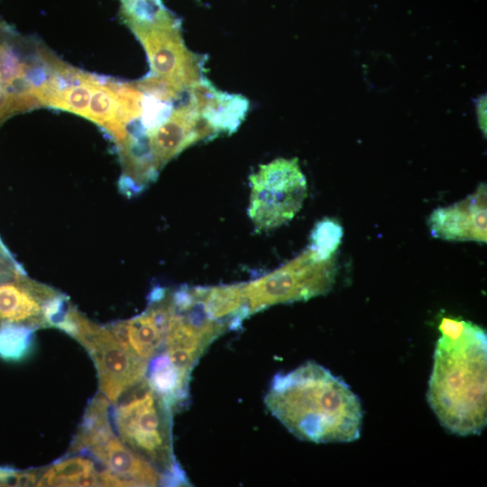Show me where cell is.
Listing matches in <instances>:
<instances>
[{"mask_svg": "<svg viewBox=\"0 0 487 487\" xmlns=\"http://www.w3.org/2000/svg\"><path fill=\"white\" fill-rule=\"evenodd\" d=\"M146 379L156 394L173 410L188 398V381L170 363L162 353H157L150 361Z\"/></svg>", "mask_w": 487, "mask_h": 487, "instance_id": "12", "label": "cell"}, {"mask_svg": "<svg viewBox=\"0 0 487 487\" xmlns=\"http://www.w3.org/2000/svg\"><path fill=\"white\" fill-rule=\"evenodd\" d=\"M115 405V423L122 442L157 468L167 485L188 483L173 455L172 410L152 389L146 376L126 390Z\"/></svg>", "mask_w": 487, "mask_h": 487, "instance_id": "3", "label": "cell"}, {"mask_svg": "<svg viewBox=\"0 0 487 487\" xmlns=\"http://www.w3.org/2000/svg\"><path fill=\"white\" fill-rule=\"evenodd\" d=\"M335 256L323 258L308 247L273 271L244 283L250 315L272 305L305 301L326 294L335 281Z\"/></svg>", "mask_w": 487, "mask_h": 487, "instance_id": "4", "label": "cell"}, {"mask_svg": "<svg viewBox=\"0 0 487 487\" xmlns=\"http://www.w3.org/2000/svg\"><path fill=\"white\" fill-rule=\"evenodd\" d=\"M249 180L248 215L258 232L289 222L308 194L307 179L297 158H279L262 164Z\"/></svg>", "mask_w": 487, "mask_h": 487, "instance_id": "5", "label": "cell"}, {"mask_svg": "<svg viewBox=\"0 0 487 487\" xmlns=\"http://www.w3.org/2000/svg\"><path fill=\"white\" fill-rule=\"evenodd\" d=\"M487 190L484 183L465 198L437 207L427 218L431 235L446 241L487 242Z\"/></svg>", "mask_w": 487, "mask_h": 487, "instance_id": "9", "label": "cell"}, {"mask_svg": "<svg viewBox=\"0 0 487 487\" xmlns=\"http://www.w3.org/2000/svg\"><path fill=\"white\" fill-rule=\"evenodd\" d=\"M343 234V227L338 221L325 217L313 227L308 247L323 258L335 257Z\"/></svg>", "mask_w": 487, "mask_h": 487, "instance_id": "17", "label": "cell"}, {"mask_svg": "<svg viewBox=\"0 0 487 487\" xmlns=\"http://www.w3.org/2000/svg\"><path fill=\"white\" fill-rule=\"evenodd\" d=\"M36 486H103V482L101 471L92 460L72 456L49 467Z\"/></svg>", "mask_w": 487, "mask_h": 487, "instance_id": "13", "label": "cell"}, {"mask_svg": "<svg viewBox=\"0 0 487 487\" xmlns=\"http://www.w3.org/2000/svg\"><path fill=\"white\" fill-rule=\"evenodd\" d=\"M74 337L92 357L99 389L111 403L145 377L149 363L121 346L108 327L94 324L80 314Z\"/></svg>", "mask_w": 487, "mask_h": 487, "instance_id": "8", "label": "cell"}, {"mask_svg": "<svg viewBox=\"0 0 487 487\" xmlns=\"http://www.w3.org/2000/svg\"><path fill=\"white\" fill-rule=\"evenodd\" d=\"M58 293L26 280L0 283V325L12 323L32 328L46 326L44 308Z\"/></svg>", "mask_w": 487, "mask_h": 487, "instance_id": "10", "label": "cell"}, {"mask_svg": "<svg viewBox=\"0 0 487 487\" xmlns=\"http://www.w3.org/2000/svg\"><path fill=\"white\" fill-rule=\"evenodd\" d=\"M427 400L449 432L478 435L487 424V335L480 326L444 317Z\"/></svg>", "mask_w": 487, "mask_h": 487, "instance_id": "1", "label": "cell"}, {"mask_svg": "<svg viewBox=\"0 0 487 487\" xmlns=\"http://www.w3.org/2000/svg\"><path fill=\"white\" fill-rule=\"evenodd\" d=\"M126 24L147 53L151 75L184 87L205 78L203 57L186 47L179 20L165 7L151 19Z\"/></svg>", "mask_w": 487, "mask_h": 487, "instance_id": "7", "label": "cell"}, {"mask_svg": "<svg viewBox=\"0 0 487 487\" xmlns=\"http://www.w3.org/2000/svg\"><path fill=\"white\" fill-rule=\"evenodd\" d=\"M108 401L104 394L92 399L71 444L70 453L88 450L115 435L108 417Z\"/></svg>", "mask_w": 487, "mask_h": 487, "instance_id": "15", "label": "cell"}, {"mask_svg": "<svg viewBox=\"0 0 487 487\" xmlns=\"http://www.w3.org/2000/svg\"><path fill=\"white\" fill-rule=\"evenodd\" d=\"M88 451L119 481L121 486H157L165 483L164 475L157 468L115 435Z\"/></svg>", "mask_w": 487, "mask_h": 487, "instance_id": "11", "label": "cell"}, {"mask_svg": "<svg viewBox=\"0 0 487 487\" xmlns=\"http://www.w3.org/2000/svg\"><path fill=\"white\" fill-rule=\"evenodd\" d=\"M56 59L0 20V95L14 114L41 106L38 89L54 74Z\"/></svg>", "mask_w": 487, "mask_h": 487, "instance_id": "6", "label": "cell"}, {"mask_svg": "<svg viewBox=\"0 0 487 487\" xmlns=\"http://www.w3.org/2000/svg\"><path fill=\"white\" fill-rule=\"evenodd\" d=\"M265 404L301 440L349 443L360 437V399L345 381L315 362L275 375Z\"/></svg>", "mask_w": 487, "mask_h": 487, "instance_id": "2", "label": "cell"}, {"mask_svg": "<svg viewBox=\"0 0 487 487\" xmlns=\"http://www.w3.org/2000/svg\"><path fill=\"white\" fill-rule=\"evenodd\" d=\"M248 109L249 101L244 96L228 94L215 87L203 115L216 134H231L240 126Z\"/></svg>", "mask_w": 487, "mask_h": 487, "instance_id": "14", "label": "cell"}, {"mask_svg": "<svg viewBox=\"0 0 487 487\" xmlns=\"http://www.w3.org/2000/svg\"><path fill=\"white\" fill-rule=\"evenodd\" d=\"M33 328L18 324L0 325V358L5 361L23 360L32 346Z\"/></svg>", "mask_w": 487, "mask_h": 487, "instance_id": "16", "label": "cell"}]
</instances>
